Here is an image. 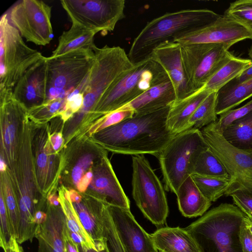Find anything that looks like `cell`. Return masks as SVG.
I'll return each instance as SVG.
<instances>
[{
	"mask_svg": "<svg viewBox=\"0 0 252 252\" xmlns=\"http://www.w3.org/2000/svg\"><path fill=\"white\" fill-rule=\"evenodd\" d=\"M150 57L167 73L175 89L176 100L191 94L183 64L181 44L173 41L162 43L153 50Z\"/></svg>",
	"mask_w": 252,
	"mask_h": 252,
	"instance_id": "ac0fdd59",
	"label": "cell"
},
{
	"mask_svg": "<svg viewBox=\"0 0 252 252\" xmlns=\"http://www.w3.org/2000/svg\"><path fill=\"white\" fill-rule=\"evenodd\" d=\"M3 183L1 181L4 198L8 213L12 235L16 239L18 236L19 228V211L16 194L11 187L7 177L3 176Z\"/></svg>",
	"mask_w": 252,
	"mask_h": 252,
	"instance_id": "e575fe53",
	"label": "cell"
},
{
	"mask_svg": "<svg viewBox=\"0 0 252 252\" xmlns=\"http://www.w3.org/2000/svg\"><path fill=\"white\" fill-rule=\"evenodd\" d=\"M181 45V56L191 94L208 81L233 56L222 44L198 43Z\"/></svg>",
	"mask_w": 252,
	"mask_h": 252,
	"instance_id": "30bf717a",
	"label": "cell"
},
{
	"mask_svg": "<svg viewBox=\"0 0 252 252\" xmlns=\"http://www.w3.org/2000/svg\"><path fill=\"white\" fill-rule=\"evenodd\" d=\"M221 15L207 9H189L166 13L149 22L134 38L128 57L133 63L150 57L158 45L181 34L215 22Z\"/></svg>",
	"mask_w": 252,
	"mask_h": 252,
	"instance_id": "7a4b0ae2",
	"label": "cell"
},
{
	"mask_svg": "<svg viewBox=\"0 0 252 252\" xmlns=\"http://www.w3.org/2000/svg\"><path fill=\"white\" fill-rule=\"evenodd\" d=\"M208 148L199 129L190 128L176 134L158 157L165 189L176 194L191 175L199 155Z\"/></svg>",
	"mask_w": 252,
	"mask_h": 252,
	"instance_id": "5b68a950",
	"label": "cell"
},
{
	"mask_svg": "<svg viewBox=\"0 0 252 252\" xmlns=\"http://www.w3.org/2000/svg\"><path fill=\"white\" fill-rule=\"evenodd\" d=\"M176 100L175 89L168 79L152 87L117 110H130L134 114H145L170 106Z\"/></svg>",
	"mask_w": 252,
	"mask_h": 252,
	"instance_id": "44dd1931",
	"label": "cell"
},
{
	"mask_svg": "<svg viewBox=\"0 0 252 252\" xmlns=\"http://www.w3.org/2000/svg\"><path fill=\"white\" fill-rule=\"evenodd\" d=\"M7 164L3 157L1 155L0 158V171L1 173L6 171Z\"/></svg>",
	"mask_w": 252,
	"mask_h": 252,
	"instance_id": "f5cc1de1",
	"label": "cell"
},
{
	"mask_svg": "<svg viewBox=\"0 0 252 252\" xmlns=\"http://www.w3.org/2000/svg\"><path fill=\"white\" fill-rule=\"evenodd\" d=\"M3 251L4 252H24L15 237L11 239Z\"/></svg>",
	"mask_w": 252,
	"mask_h": 252,
	"instance_id": "7dc6e473",
	"label": "cell"
},
{
	"mask_svg": "<svg viewBox=\"0 0 252 252\" xmlns=\"http://www.w3.org/2000/svg\"><path fill=\"white\" fill-rule=\"evenodd\" d=\"M94 60V51L87 49L46 57L47 91L45 102L65 98L88 76Z\"/></svg>",
	"mask_w": 252,
	"mask_h": 252,
	"instance_id": "52a82bcc",
	"label": "cell"
},
{
	"mask_svg": "<svg viewBox=\"0 0 252 252\" xmlns=\"http://www.w3.org/2000/svg\"><path fill=\"white\" fill-rule=\"evenodd\" d=\"M228 196L232 197L234 204L249 220L252 221V194L242 189L235 190Z\"/></svg>",
	"mask_w": 252,
	"mask_h": 252,
	"instance_id": "ab89813d",
	"label": "cell"
},
{
	"mask_svg": "<svg viewBox=\"0 0 252 252\" xmlns=\"http://www.w3.org/2000/svg\"><path fill=\"white\" fill-rule=\"evenodd\" d=\"M246 39L252 40L250 30L239 23L221 16L209 25L179 35L173 42L181 45L222 44L230 48L237 42Z\"/></svg>",
	"mask_w": 252,
	"mask_h": 252,
	"instance_id": "4fadbf2b",
	"label": "cell"
},
{
	"mask_svg": "<svg viewBox=\"0 0 252 252\" xmlns=\"http://www.w3.org/2000/svg\"><path fill=\"white\" fill-rule=\"evenodd\" d=\"M46 128H41L36 141L35 154V175L41 191L48 194L50 185L53 183L56 173V153L53 150Z\"/></svg>",
	"mask_w": 252,
	"mask_h": 252,
	"instance_id": "7402d4cb",
	"label": "cell"
},
{
	"mask_svg": "<svg viewBox=\"0 0 252 252\" xmlns=\"http://www.w3.org/2000/svg\"><path fill=\"white\" fill-rule=\"evenodd\" d=\"M251 78H252V63L241 74L230 82L234 84H239Z\"/></svg>",
	"mask_w": 252,
	"mask_h": 252,
	"instance_id": "f6af8a7d",
	"label": "cell"
},
{
	"mask_svg": "<svg viewBox=\"0 0 252 252\" xmlns=\"http://www.w3.org/2000/svg\"><path fill=\"white\" fill-rule=\"evenodd\" d=\"M0 87L8 89H13L24 73L44 57L25 43L6 13L0 20Z\"/></svg>",
	"mask_w": 252,
	"mask_h": 252,
	"instance_id": "8992f818",
	"label": "cell"
},
{
	"mask_svg": "<svg viewBox=\"0 0 252 252\" xmlns=\"http://www.w3.org/2000/svg\"><path fill=\"white\" fill-rule=\"evenodd\" d=\"M93 177L89 188L94 196L107 204L129 209L130 203L107 156L93 166Z\"/></svg>",
	"mask_w": 252,
	"mask_h": 252,
	"instance_id": "2e32d148",
	"label": "cell"
},
{
	"mask_svg": "<svg viewBox=\"0 0 252 252\" xmlns=\"http://www.w3.org/2000/svg\"><path fill=\"white\" fill-rule=\"evenodd\" d=\"M245 217L235 205L221 203L185 229L200 252H243L240 232Z\"/></svg>",
	"mask_w": 252,
	"mask_h": 252,
	"instance_id": "3957f363",
	"label": "cell"
},
{
	"mask_svg": "<svg viewBox=\"0 0 252 252\" xmlns=\"http://www.w3.org/2000/svg\"><path fill=\"white\" fill-rule=\"evenodd\" d=\"M223 179L230 177L223 164L210 149L202 152L193 165L192 174Z\"/></svg>",
	"mask_w": 252,
	"mask_h": 252,
	"instance_id": "4dcf8cb0",
	"label": "cell"
},
{
	"mask_svg": "<svg viewBox=\"0 0 252 252\" xmlns=\"http://www.w3.org/2000/svg\"><path fill=\"white\" fill-rule=\"evenodd\" d=\"M211 93L203 88L184 99L175 101L171 105L167 118L168 129L175 135L188 130L191 116Z\"/></svg>",
	"mask_w": 252,
	"mask_h": 252,
	"instance_id": "603a6c76",
	"label": "cell"
},
{
	"mask_svg": "<svg viewBox=\"0 0 252 252\" xmlns=\"http://www.w3.org/2000/svg\"><path fill=\"white\" fill-rule=\"evenodd\" d=\"M179 209L185 217L203 216L211 205L200 191L191 175L180 186L176 193Z\"/></svg>",
	"mask_w": 252,
	"mask_h": 252,
	"instance_id": "d4e9b609",
	"label": "cell"
},
{
	"mask_svg": "<svg viewBox=\"0 0 252 252\" xmlns=\"http://www.w3.org/2000/svg\"><path fill=\"white\" fill-rule=\"evenodd\" d=\"M132 159L133 198L147 219L157 226L163 225L168 214L163 187L143 155H134Z\"/></svg>",
	"mask_w": 252,
	"mask_h": 252,
	"instance_id": "ba28073f",
	"label": "cell"
},
{
	"mask_svg": "<svg viewBox=\"0 0 252 252\" xmlns=\"http://www.w3.org/2000/svg\"><path fill=\"white\" fill-rule=\"evenodd\" d=\"M223 16L239 23L252 32V0L230 3Z\"/></svg>",
	"mask_w": 252,
	"mask_h": 252,
	"instance_id": "8d00e7d4",
	"label": "cell"
},
{
	"mask_svg": "<svg viewBox=\"0 0 252 252\" xmlns=\"http://www.w3.org/2000/svg\"><path fill=\"white\" fill-rule=\"evenodd\" d=\"M65 98H57L28 110V117L37 122L45 121L60 116L65 105Z\"/></svg>",
	"mask_w": 252,
	"mask_h": 252,
	"instance_id": "d590c367",
	"label": "cell"
},
{
	"mask_svg": "<svg viewBox=\"0 0 252 252\" xmlns=\"http://www.w3.org/2000/svg\"><path fill=\"white\" fill-rule=\"evenodd\" d=\"M65 243L67 252H80L79 246L70 237L67 229L65 236Z\"/></svg>",
	"mask_w": 252,
	"mask_h": 252,
	"instance_id": "bcb514c9",
	"label": "cell"
},
{
	"mask_svg": "<svg viewBox=\"0 0 252 252\" xmlns=\"http://www.w3.org/2000/svg\"><path fill=\"white\" fill-rule=\"evenodd\" d=\"M107 206L125 252H159L150 234L138 223L129 209Z\"/></svg>",
	"mask_w": 252,
	"mask_h": 252,
	"instance_id": "5bb4252c",
	"label": "cell"
},
{
	"mask_svg": "<svg viewBox=\"0 0 252 252\" xmlns=\"http://www.w3.org/2000/svg\"><path fill=\"white\" fill-rule=\"evenodd\" d=\"M1 144L7 161H13L16 146L17 122L28 109L15 97L13 89L0 87Z\"/></svg>",
	"mask_w": 252,
	"mask_h": 252,
	"instance_id": "9a60e30c",
	"label": "cell"
},
{
	"mask_svg": "<svg viewBox=\"0 0 252 252\" xmlns=\"http://www.w3.org/2000/svg\"><path fill=\"white\" fill-rule=\"evenodd\" d=\"M72 204L83 227L95 245L104 242L103 217L107 204L89 193L82 195L80 202L72 203Z\"/></svg>",
	"mask_w": 252,
	"mask_h": 252,
	"instance_id": "ffe728a7",
	"label": "cell"
},
{
	"mask_svg": "<svg viewBox=\"0 0 252 252\" xmlns=\"http://www.w3.org/2000/svg\"><path fill=\"white\" fill-rule=\"evenodd\" d=\"M93 177V171L92 168H91L85 173L77 184L76 187L77 191L81 193H85L91 184Z\"/></svg>",
	"mask_w": 252,
	"mask_h": 252,
	"instance_id": "7bdbcfd3",
	"label": "cell"
},
{
	"mask_svg": "<svg viewBox=\"0 0 252 252\" xmlns=\"http://www.w3.org/2000/svg\"><path fill=\"white\" fill-rule=\"evenodd\" d=\"M61 4L72 24L96 33L114 31L125 18V0H62Z\"/></svg>",
	"mask_w": 252,
	"mask_h": 252,
	"instance_id": "8fae6325",
	"label": "cell"
},
{
	"mask_svg": "<svg viewBox=\"0 0 252 252\" xmlns=\"http://www.w3.org/2000/svg\"><path fill=\"white\" fill-rule=\"evenodd\" d=\"M47 202L52 206L57 207L61 206L59 196L55 193H50L47 196Z\"/></svg>",
	"mask_w": 252,
	"mask_h": 252,
	"instance_id": "c3c4849f",
	"label": "cell"
},
{
	"mask_svg": "<svg viewBox=\"0 0 252 252\" xmlns=\"http://www.w3.org/2000/svg\"></svg>",
	"mask_w": 252,
	"mask_h": 252,
	"instance_id": "9f6ffc18",
	"label": "cell"
},
{
	"mask_svg": "<svg viewBox=\"0 0 252 252\" xmlns=\"http://www.w3.org/2000/svg\"><path fill=\"white\" fill-rule=\"evenodd\" d=\"M69 199L72 203H78L82 199V195L78 191L74 189H70L68 190Z\"/></svg>",
	"mask_w": 252,
	"mask_h": 252,
	"instance_id": "f907efd6",
	"label": "cell"
},
{
	"mask_svg": "<svg viewBox=\"0 0 252 252\" xmlns=\"http://www.w3.org/2000/svg\"><path fill=\"white\" fill-rule=\"evenodd\" d=\"M252 96V78L239 84L231 82L217 92L216 114L220 115Z\"/></svg>",
	"mask_w": 252,
	"mask_h": 252,
	"instance_id": "83f0119b",
	"label": "cell"
},
{
	"mask_svg": "<svg viewBox=\"0 0 252 252\" xmlns=\"http://www.w3.org/2000/svg\"><path fill=\"white\" fill-rule=\"evenodd\" d=\"M47 218L46 211L38 210L34 216V220L36 225L41 224L44 222Z\"/></svg>",
	"mask_w": 252,
	"mask_h": 252,
	"instance_id": "681fc988",
	"label": "cell"
},
{
	"mask_svg": "<svg viewBox=\"0 0 252 252\" xmlns=\"http://www.w3.org/2000/svg\"><path fill=\"white\" fill-rule=\"evenodd\" d=\"M210 149L218 158L231 181L225 195L238 190L252 194V154L241 151L222 136L218 121L200 129Z\"/></svg>",
	"mask_w": 252,
	"mask_h": 252,
	"instance_id": "9c48e42d",
	"label": "cell"
},
{
	"mask_svg": "<svg viewBox=\"0 0 252 252\" xmlns=\"http://www.w3.org/2000/svg\"><path fill=\"white\" fill-rule=\"evenodd\" d=\"M59 196L65 217L67 232L72 240L82 249L97 250L94 241L83 227L72 206L68 190L62 189L60 191Z\"/></svg>",
	"mask_w": 252,
	"mask_h": 252,
	"instance_id": "4316f807",
	"label": "cell"
},
{
	"mask_svg": "<svg viewBox=\"0 0 252 252\" xmlns=\"http://www.w3.org/2000/svg\"><path fill=\"white\" fill-rule=\"evenodd\" d=\"M10 23L27 41L48 44L53 36L51 7L42 0H21L6 12Z\"/></svg>",
	"mask_w": 252,
	"mask_h": 252,
	"instance_id": "7c38bea8",
	"label": "cell"
},
{
	"mask_svg": "<svg viewBox=\"0 0 252 252\" xmlns=\"http://www.w3.org/2000/svg\"><path fill=\"white\" fill-rule=\"evenodd\" d=\"M46 212L45 221L36 225L35 231L38 252H67L65 243L67 225L61 206L55 207L47 202Z\"/></svg>",
	"mask_w": 252,
	"mask_h": 252,
	"instance_id": "d6986e66",
	"label": "cell"
},
{
	"mask_svg": "<svg viewBox=\"0 0 252 252\" xmlns=\"http://www.w3.org/2000/svg\"><path fill=\"white\" fill-rule=\"evenodd\" d=\"M0 246L4 250L9 242L14 237L11 223L6 206L3 193L0 187Z\"/></svg>",
	"mask_w": 252,
	"mask_h": 252,
	"instance_id": "f35d334b",
	"label": "cell"
},
{
	"mask_svg": "<svg viewBox=\"0 0 252 252\" xmlns=\"http://www.w3.org/2000/svg\"><path fill=\"white\" fill-rule=\"evenodd\" d=\"M107 155L106 150L97 145L94 150L81 153L72 166L70 179L75 188L85 173L97 162Z\"/></svg>",
	"mask_w": 252,
	"mask_h": 252,
	"instance_id": "d6a6232c",
	"label": "cell"
},
{
	"mask_svg": "<svg viewBox=\"0 0 252 252\" xmlns=\"http://www.w3.org/2000/svg\"><path fill=\"white\" fill-rule=\"evenodd\" d=\"M221 132L224 138L231 145L252 154V111L232 122Z\"/></svg>",
	"mask_w": 252,
	"mask_h": 252,
	"instance_id": "f1b7e54d",
	"label": "cell"
},
{
	"mask_svg": "<svg viewBox=\"0 0 252 252\" xmlns=\"http://www.w3.org/2000/svg\"><path fill=\"white\" fill-rule=\"evenodd\" d=\"M170 106L134 114L93 134V141L114 153L133 156L149 154L158 157L175 136L166 124Z\"/></svg>",
	"mask_w": 252,
	"mask_h": 252,
	"instance_id": "6da1fadb",
	"label": "cell"
},
{
	"mask_svg": "<svg viewBox=\"0 0 252 252\" xmlns=\"http://www.w3.org/2000/svg\"><path fill=\"white\" fill-rule=\"evenodd\" d=\"M249 56L250 58V60L251 61H252V44H251V45L250 49H249Z\"/></svg>",
	"mask_w": 252,
	"mask_h": 252,
	"instance_id": "11a10c76",
	"label": "cell"
},
{
	"mask_svg": "<svg viewBox=\"0 0 252 252\" xmlns=\"http://www.w3.org/2000/svg\"><path fill=\"white\" fill-rule=\"evenodd\" d=\"M159 252H200L189 234L179 227H164L150 234Z\"/></svg>",
	"mask_w": 252,
	"mask_h": 252,
	"instance_id": "cb8c5ba5",
	"label": "cell"
},
{
	"mask_svg": "<svg viewBox=\"0 0 252 252\" xmlns=\"http://www.w3.org/2000/svg\"><path fill=\"white\" fill-rule=\"evenodd\" d=\"M240 241L243 252H252V234L246 227L244 220L241 226Z\"/></svg>",
	"mask_w": 252,
	"mask_h": 252,
	"instance_id": "b9f144b4",
	"label": "cell"
},
{
	"mask_svg": "<svg viewBox=\"0 0 252 252\" xmlns=\"http://www.w3.org/2000/svg\"><path fill=\"white\" fill-rule=\"evenodd\" d=\"M217 92L211 93L201 102L191 116L188 129H201L218 120L216 114Z\"/></svg>",
	"mask_w": 252,
	"mask_h": 252,
	"instance_id": "1f68e13d",
	"label": "cell"
},
{
	"mask_svg": "<svg viewBox=\"0 0 252 252\" xmlns=\"http://www.w3.org/2000/svg\"><path fill=\"white\" fill-rule=\"evenodd\" d=\"M47 91L46 57L29 68L13 89L15 98L28 110L45 102Z\"/></svg>",
	"mask_w": 252,
	"mask_h": 252,
	"instance_id": "e0dca14e",
	"label": "cell"
},
{
	"mask_svg": "<svg viewBox=\"0 0 252 252\" xmlns=\"http://www.w3.org/2000/svg\"><path fill=\"white\" fill-rule=\"evenodd\" d=\"M134 115V112L130 110H117L112 111L97 119L89 127L88 133L92 135L131 117Z\"/></svg>",
	"mask_w": 252,
	"mask_h": 252,
	"instance_id": "74e56055",
	"label": "cell"
},
{
	"mask_svg": "<svg viewBox=\"0 0 252 252\" xmlns=\"http://www.w3.org/2000/svg\"><path fill=\"white\" fill-rule=\"evenodd\" d=\"M252 111V99L243 106L232 109L220 115L218 124L222 130L235 120L246 115Z\"/></svg>",
	"mask_w": 252,
	"mask_h": 252,
	"instance_id": "60d3db41",
	"label": "cell"
},
{
	"mask_svg": "<svg viewBox=\"0 0 252 252\" xmlns=\"http://www.w3.org/2000/svg\"><path fill=\"white\" fill-rule=\"evenodd\" d=\"M96 33L79 25L72 24L70 29L63 32L57 48L50 57H55L68 52L87 49L94 51L96 47L94 37Z\"/></svg>",
	"mask_w": 252,
	"mask_h": 252,
	"instance_id": "484cf974",
	"label": "cell"
},
{
	"mask_svg": "<svg viewBox=\"0 0 252 252\" xmlns=\"http://www.w3.org/2000/svg\"><path fill=\"white\" fill-rule=\"evenodd\" d=\"M191 177L203 195L211 202L216 201L224 195L231 183V179H220L195 174H191Z\"/></svg>",
	"mask_w": 252,
	"mask_h": 252,
	"instance_id": "836d02e7",
	"label": "cell"
},
{
	"mask_svg": "<svg viewBox=\"0 0 252 252\" xmlns=\"http://www.w3.org/2000/svg\"><path fill=\"white\" fill-rule=\"evenodd\" d=\"M252 63L250 59L234 55L206 83L203 88L211 92H218L238 77Z\"/></svg>",
	"mask_w": 252,
	"mask_h": 252,
	"instance_id": "f546056e",
	"label": "cell"
},
{
	"mask_svg": "<svg viewBox=\"0 0 252 252\" xmlns=\"http://www.w3.org/2000/svg\"><path fill=\"white\" fill-rule=\"evenodd\" d=\"M49 139L50 144L57 154L63 146V138L61 132H55L49 135Z\"/></svg>",
	"mask_w": 252,
	"mask_h": 252,
	"instance_id": "ee69618b",
	"label": "cell"
},
{
	"mask_svg": "<svg viewBox=\"0 0 252 252\" xmlns=\"http://www.w3.org/2000/svg\"><path fill=\"white\" fill-rule=\"evenodd\" d=\"M79 249L80 252H109L106 243L105 245L97 248V250L94 249L83 250L80 248Z\"/></svg>",
	"mask_w": 252,
	"mask_h": 252,
	"instance_id": "816d5d0a",
	"label": "cell"
},
{
	"mask_svg": "<svg viewBox=\"0 0 252 252\" xmlns=\"http://www.w3.org/2000/svg\"><path fill=\"white\" fill-rule=\"evenodd\" d=\"M244 222L246 227L250 230L251 233L252 234V221L249 220L247 217H245L244 220Z\"/></svg>",
	"mask_w": 252,
	"mask_h": 252,
	"instance_id": "db71d44e",
	"label": "cell"
},
{
	"mask_svg": "<svg viewBox=\"0 0 252 252\" xmlns=\"http://www.w3.org/2000/svg\"><path fill=\"white\" fill-rule=\"evenodd\" d=\"M168 79L163 68L151 57L135 64L103 95L88 121L120 108L152 87Z\"/></svg>",
	"mask_w": 252,
	"mask_h": 252,
	"instance_id": "277c9868",
	"label": "cell"
}]
</instances>
